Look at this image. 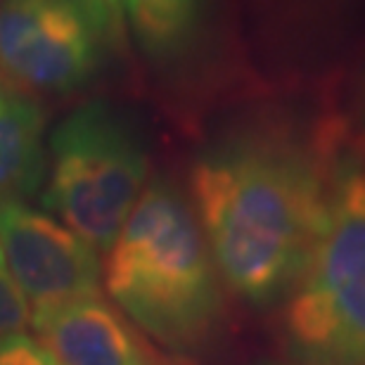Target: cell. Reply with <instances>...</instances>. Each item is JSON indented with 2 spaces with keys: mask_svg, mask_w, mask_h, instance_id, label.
I'll return each mask as SVG.
<instances>
[{
  "mask_svg": "<svg viewBox=\"0 0 365 365\" xmlns=\"http://www.w3.org/2000/svg\"><path fill=\"white\" fill-rule=\"evenodd\" d=\"M327 164V119L311 135H230L195 162V216L218 275L240 299L271 306L289 297L323 218Z\"/></svg>",
  "mask_w": 365,
  "mask_h": 365,
  "instance_id": "6da1fadb",
  "label": "cell"
},
{
  "mask_svg": "<svg viewBox=\"0 0 365 365\" xmlns=\"http://www.w3.org/2000/svg\"><path fill=\"white\" fill-rule=\"evenodd\" d=\"M107 254L114 306L159 346L187 356L214 337L223 316L221 275L195 209L171 182L145 185Z\"/></svg>",
  "mask_w": 365,
  "mask_h": 365,
  "instance_id": "7a4b0ae2",
  "label": "cell"
},
{
  "mask_svg": "<svg viewBox=\"0 0 365 365\" xmlns=\"http://www.w3.org/2000/svg\"><path fill=\"white\" fill-rule=\"evenodd\" d=\"M327 195L306 266L287 297L284 334L299 359L365 365V162L327 116Z\"/></svg>",
  "mask_w": 365,
  "mask_h": 365,
  "instance_id": "3957f363",
  "label": "cell"
},
{
  "mask_svg": "<svg viewBox=\"0 0 365 365\" xmlns=\"http://www.w3.org/2000/svg\"><path fill=\"white\" fill-rule=\"evenodd\" d=\"M148 150L130 121L105 102H88L53 130L43 204L107 254L148 185Z\"/></svg>",
  "mask_w": 365,
  "mask_h": 365,
  "instance_id": "277c9868",
  "label": "cell"
},
{
  "mask_svg": "<svg viewBox=\"0 0 365 365\" xmlns=\"http://www.w3.org/2000/svg\"><path fill=\"white\" fill-rule=\"evenodd\" d=\"M119 17L98 0H0V74L19 91L69 93L105 64Z\"/></svg>",
  "mask_w": 365,
  "mask_h": 365,
  "instance_id": "5b68a950",
  "label": "cell"
},
{
  "mask_svg": "<svg viewBox=\"0 0 365 365\" xmlns=\"http://www.w3.org/2000/svg\"><path fill=\"white\" fill-rule=\"evenodd\" d=\"M0 247L31 316L100 294V254L24 202L0 204Z\"/></svg>",
  "mask_w": 365,
  "mask_h": 365,
  "instance_id": "8992f818",
  "label": "cell"
},
{
  "mask_svg": "<svg viewBox=\"0 0 365 365\" xmlns=\"http://www.w3.org/2000/svg\"><path fill=\"white\" fill-rule=\"evenodd\" d=\"M31 325L62 365H195L159 346L100 294L36 313Z\"/></svg>",
  "mask_w": 365,
  "mask_h": 365,
  "instance_id": "52a82bcc",
  "label": "cell"
},
{
  "mask_svg": "<svg viewBox=\"0 0 365 365\" xmlns=\"http://www.w3.org/2000/svg\"><path fill=\"white\" fill-rule=\"evenodd\" d=\"M46 114L34 98L0 78V204L24 202L46 173Z\"/></svg>",
  "mask_w": 365,
  "mask_h": 365,
  "instance_id": "ba28073f",
  "label": "cell"
},
{
  "mask_svg": "<svg viewBox=\"0 0 365 365\" xmlns=\"http://www.w3.org/2000/svg\"><path fill=\"white\" fill-rule=\"evenodd\" d=\"M138 43L159 60L180 55L202 24L207 0H119Z\"/></svg>",
  "mask_w": 365,
  "mask_h": 365,
  "instance_id": "9c48e42d",
  "label": "cell"
},
{
  "mask_svg": "<svg viewBox=\"0 0 365 365\" xmlns=\"http://www.w3.org/2000/svg\"><path fill=\"white\" fill-rule=\"evenodd\" d=\"M29 323H31V306L21 294L19 284L14 282L0 247V334L21 332Z\"/></svg>",
  "mask_w": 365,
  "mask_h": 365,
  "instance_id": "30bf717a",
  "label": "cell"
},
{
  "mask_svg": "<svg viewBox=\"0 0 365 365\" xmlns=\"http://www.w3.org/2000/svg\"><path fill=\"white\" fill-rule=\"evenodd\" d=\"M0 365H62L38 339L21 332L0 334Z\"/></svg>",
  "mask_w": 365,
  "mask_h": 365,
  "instance_id": "8fae6325",
  "label": "cell"
},
{
  "mask_svg": "<svg viewBox=\"0 0 365 365\" xmlns=\"http://www.w3.org/2000/svg\"><path fill=\"white\" fill-rule=\"evenodd\" d=\"M339 121L356 152L365 162V64L359 69V74L354 76L351 88H349L346 109L344 114H339Z\"/></svg>",
  "mask_w": 365,
  "mask_h": 365,
  "instance_id": "7c38bea8",
  "label": "cell"
},
{
  "mask_svg": "<svg viewBox=\"0 0 365 365\" xmlns=\"http://www.w3.org/2000/svg\"><path fill=\"white\" fill-rule=\"evenodd\" d=\"M98 3L105 5L109 12L116 14V17H119V14H121V3H119V0H98Z\"/></svg>",
  "mask_w": 365,
  "mask_h": 365,
  "instance_id": "4fadbf2b",
  "label": "cell"
},
{
  "mask_svg": "<svg viewBox=\"0 0 365 365\" xmlns=\"http://www.w3.org/2000/svg\"><path fill=\"white\" fill-rule=\"evenodd\" d=\"M294 365H323V363H309V361H304V363H294Z\"/></svg>",
  "mask_w": 365,
  "mask_h": 365,
  "instance_id": "5bb4252c",
  "label": "cell"
}]
</instances>
